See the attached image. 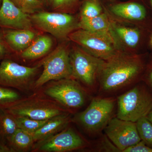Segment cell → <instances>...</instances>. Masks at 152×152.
<instances>
[{
  "instance_id": "ffe728a7",
  "label": "cell",
  "mask_w": 152,
  "mask_h": 152,
  "mask_svg": "<svg viewBox=\"0 0 152 152\" xmlns=\"http://www.w3.org/2000/svg\"><path fill=\"white\" fill-rule=\"evenodd\" d=\"M18 128L15 117L0 107V142L7 145L9 139Z\"/></svg>"
},
{
  "instance_id": "9c48e42d",
  "label": "cell",
  "mask_w": 152,
  "mask_h": 152,
  "mask_svg": "<svg viewBox=\"0 0 152 152\" xmlns=\"http://www.w3.org/2000/svg\"><path fill=\"white\" fill-rule=\"evenodd\" d=\"M72 78L87 87L94 86L105 61L77 48L70 53Z\"/></svg>"
},
{
  "instance_id": "8992f818",
  "label": "cell",
  "mask_w": 152,
  "mask_h": 152,
  "mask_svg": "<svg viewBox=\"0 0 152 152\" xmlns=\"http://www.w3.org/2000/svg\"><path fill=\"white\" fill-rule=\"evenodd\" d=\"M40 67L26 66L4 59L0 63V86L25 92L33 91Z\"/></svg>"
},
{
  "instance_id": "8fae6325",
  "label": "cell",
  "mask_w": 152,
  "mask_h": 152,
  "mask_svg": "<svg viewBox=\"0 0 152 152\" xmlns=\"http://www.w3.org/2000/svg\"><path fill=\"white\" fill-rule=\"evenodd\" d=\"M87 146L88 142L80 135L67 127L54 135L36 142L31 152H69L82 149Z\"/></svg>"
},
{
  "instance_id": "f546056e",
  "label": "cell",
  "mask_w": 152,
  "mask_h": 152,
  "mask_svg": "<svg viewBox=\"0 0 152 152\" xmlns=\"http://www.w3.org/2000/svg\"><path fill=\"white\" fill-rule=\"evenodd\" d=\"M0 152H13V151L7 144L0 142Z\"/></svg>"
},
{
  "instance_id": "9a60e30c",
  "label": "cell",
  "mask_w": 152,
  "mask_h": 152,
  "mask_svg": "<svg viewBox=\"0 0 152 152\" xmlns=\"http://www.w3.org/2000/svg\"><path fill=\"white\" fill-rule=\"evenodd\" d=\"M3 36L6 44L14 51L20 53L31 44L37 35L32 29L9 30Z\"/></svg>"
},
{
  "instance_id": "5b68a950",
  "label": "cell",
  "mask_w": 152,
  "mask_h": 152,
  "mask_svg": "<svg viewBox=\"0 0 152 152\" xmlns=\"http://www.w3.org/2000/svg\"><path fill=\"white\" fill-rule=\"evenodd\" d=\"M39 89L70 110L81 107L87 98L84 89L72 78L51 81Z\"/></svg>"
},
{
  "instance_id": "44dd1931",
  "label": "cell",
  "mask_w": 152,
  "mask_h": 152,
  "mask_svg": "<svg viewBox=\"0 0 152 152\" xmlns=\"http://www.w3.org/2000/svg\"><path fill=\"white\" fill-rule=\"evenodd\" d=\"M113 28L116 34L128 46L134 48L138 43L140 34L136 29L121 26H113Z\"/></svg>"
},
{
  "instance_id": "277c9868",
  "label": "cell",
  "mask_w": 152,
  "mask_h": 152,
  "mask_svg": "<svg viewBox=\"0 0 152 152\" xmlns=\"http://www.w3.org/2000/svg\"><path fill=\"white\" fill-rule=\"evenodd\" d=\"M70 53L66 46L61 44L41 60L37 65L43 70L35 82L33 91L51 81L72 78Z\"/></svg>"
},
{
  "instance_id": "603a6c76",
  "label": "cell",
  "mask_w": 152,
  "mask_h": 152,
  "mask_svg": "<svg viewBox=\"0 0 152 152\" xmlns=\"http://www.w3.org/2000/svg\"><path fill=\"white\" fill-rule=\"evenodd\" d=\"M136 124L141 140L152 148V123L145 117L137 121Z\"/></svg>"
},
{
  "instance_id": "f1b7e54d",
  "label": "cell",
  "mask_w": 152,
  "mask_h": 152,
  "mask_svg": "<svg viewBox=\"0 0 152 152\" xmlns=\"http://www.w3.org/2000/svg\"><path fill=\"white\" fill-rule=\"evenodd\" d=\"M6 44L4 36L0 34V59L4 58L7 54L8 50Z\"/></svg>"
},
{
  "instance_id": "ac0fdd59",
  "label": "cell",
  "mask_w": 152,
  "mask_h": 152,
  "mask_svg": "<svg viewBox=\"0 0 152 152\" xmlns=\"http://www.w3.org/2000/svg\"><path fill=\"white\" fill-rule=\"evenodd\" d=\"M113 13L123 18L141 20L146 17V12L143 6L135 2L121 3L112 6Z\"/></svg>"
},
{
  "instance_id": "3957f363",
  "label": "cell",
  "mask_w": 152,
  "mask_h": 152,
  "mask_svg": "<svg viewBox=\"0 0 152 152\" xmlns=\"http://www.w3.org/2000/svg\"><path fill=\"white\" fill-rule=\"evenodd\" d=\"M118 105L117 118L136 122L152 110V88L148 85L136 86L118 97Z\"/></svg>"
},
{
  "instance_id": "cb8c5ba5",
  "label": "cell",
  "mask_w": 152,
  "mask_h": 152,
  "mask_svg": "<svg viewBox=\"0 0 152 152\" xmlns=\"http://www.w3.org/2000/svg\"><path fill=\"white\" fill-rule=\"evenodd\" d=\"M24 12L33 15L41 11L43 2L40 0H10Z\"/></svg>"
},
{
  "instance_id": "484cf974",
  "label": "cell",
  "mask_w": 152,
  "mask_h": 152,
  "mask_svg": "<svg viewBox=\"0 0 152 152\" xmlns=\"http://www.w3.org/2000/svg\"><path fill=\"white\" fill-rule=\"evenodd\" d=\"M102 12L100 5L96 0H87L82 7L81 17L91 18L99 15Z\"/></svg>"
},
{
  "instance_id": "6da1fadb",
  "label": "cell",
  "mask_w": 152,
  "mask_h": 152,
  "mask_svg": "<svg viewBox=\"0 0 152 152\" xmlns=\"http://www.w3.org/2000/svg\"><path fill=\"white\" fill-rule=\"evenodd\" d=\"M142 64L138 58L118 54L105 62L99 76L101 90L115 91L137 79Z\"/></svg>"
},
{
  "instance_id": "7c38bea8",
  "label": "cell",
  "mask_w": 152,
  "mask_h": 152,
  "mask_svg": "<svg viewBox=\"0 0 152 152\" xmlns=\"http://www.w3.org/2000/svg\"><path fill=\"white\" fill-rule=\"evenodd\" d=\"M104 130L109 139L118 149L122 152L141 140L136 122L117 117L113 118L109 121Z\"/></svg>"
},
{
  "instance_id": "4fadbf2b",
  "label": "cell",
  "mask_w": 152,
  "mask_h": 152,
  "mask_svg": "<svg viewBox=\"0 0 152 152\" xmlns=\"http://www.w3.org/2000/svg\"><path fill=\"white\" fill-rule=\"evenodd\" d=\"M0 26L12 29H32L34 24L29 14L10 0H3L0 8Z\"/></svg>"
},
{
  "instance_id": "7a4b0ae2",
  "label": "cell",
  "mask_w": 152,
  "mask_h": 152,
  "mask_svg": "<svg viewBox=\"0 0 152 152\" xmlns=\"http://www.w3.org/2000/svg\"><path fill=\"white\" fill-rule=\"evenodd\" d=\"M15 117L25 116L32 119L45 121L59 115L71 113V110L64 107L41 90L22 97L5 108Z\"/></svg>"
},
{
  "instance_id": "5bb4252c",
  "label": "cell",
  "mask_w": 152,
  "mask_h": 152,
  "mask_svg": "<svg viewBox=\"0 0 152 152\" xmlns=\"http://www.w3.org/2000/svg\"><path fill=\"white\" fill-rule=\"evenodd\" d=\"M78 26L82 29L104 36L118 42L113 26L106 14H101L91 18L81 17Z\"/></svg>"
},
{
  "instance_id": "ba28073f",
  "label": "cell",
  "mask_w": 152,
  "mask_h": 152,
  "mask_svg": "<svg viewBox=\"0 0 152 152\" xmlns=\"http://www.w3.org/2000/svg\"><path fill=\"white\" fill-rule=\"evenodd\" d=\"M68 37L90 54L104 61L119 54L118 43L104 36L81 29L71 33Z\"/></svg>"
},
{
  "instance_id": "4dcf8cb0",
  "label": "cell",
  "mask_w": 152,
  "mask_h": 152,
  "mask_svg": "<svg viewBox=\"0 0 152 152\" xmlns=\"http://www.w3.org/2000/svg\"><path fill=\"white\" fill-rule=\"evenodd\" d=\"M146 83L147 85L152 88V69L150 71L147 77Z\"/></svg>"
},
{
  "instance_id": "836d02e7",
  "label": "cell",
  "mask_w": 152,
  "mask_h": 152,
  "mask_svg": "<svg viewBox=\"0 0 152 152\" xmlns=\"http://www.w3.org/2000/svg\"><path fill=\"white\" fill-rule=\"evenodd\" d=\"M3 0H0V3Z\"/></svg>"
},
{
  "instance_id": "e0dca14e",
  "label": "cell",
  "mask_w": 152,
  "mask_h": 152,
  "mask_svg": "<svg viewBox=\"0 0 152 152\" xmlns=\"http://www.w3.org/2000/svg\"><path fill=\"white\" fill-rule=\"evenodd\" d=\"M53 45V40L49 36H37L26 50L20 53V57L28 61L38 59L48 53Z\"/></svg>"
},
{
  "instance_id": "d4e9b609",
  "label": "cell",
  "mask_w": 152,
  "mask_h": 152,
  "mask_svg": "<svg viewBox=\"0 0 152 152\" xmlns=\"http://www.w3.org/2000/svg\"><path fill=\"white\" fill-rule=\"evenodd\" d=\"M21 98L19 93L14 89L0 86V107L5 108Z\"/></svg>"
},
{
  "instance_id": "7402d4cb",
  "label": "cell",
  "mask_w": 152,
  "mask_h": 152,
  "mask_svg": "<svg viewBox=\"0 0 152 152\" xmlns=\"http://www.w3.org/2000/svg\"><path fill=\"white\" fill-rule=\"evenodd\" d=\"M18 128L29 133L33 136L48 121H40L32 119L25 116L15 117Z\"/></svg>"
},
{
  "instance_id": "30bf717a",
  "label": "cell",
  "mask_w": 152,
  "mask_h": 152,
  "mask_svg": "<svg viewBox=\"0 0 152 152\" xmlns=\"http://www.w3.org/2000/svg\"><path fill=\"white\" fill-rule=\"evenodd\" d=\"M31 16L33 24L59 39L68 37L79 27V22L69 14L41 11Z\"/></svg>"
},
{
  "instance_id": "d6a6232c",
  "label": "cell",
  "mask_w": 152,
  "mask_h": 152,
  "mask_svg": "<svg viewBox=\"0 0 152 152\" xmlns=\"http://www.w3.org/2000/svg\"><path fill=\"white\" fill-rule=\"evenodd\" d=\"M151 5H152V0H151Z\"/></svg>"
},
{
  "instance_id": "d590c367",
  "label": "cell",
  "mask_w": 152,
  "mask_h": 152,
  "mask_svg": "<svg viewBox=\"0 0 152 152\" xmlns=\"http://www.w3.org/2000/svg\"><path fill=\"white\" fill-rule=\"evenodd\" d=\"M151 43H152V38Z\"/></svg>"
},
{
  "instance_id": "52a82bcc",
  "label": "cell",
  "mask_w": 152,
  "mask_h": 152,
  "mask_svg": "<svg viewBox=\"0 0 152 152\" xmlns=\"http://www.w3.org/2000/svg\"><path fill=\"white\" fill-rule=\"evenodd\" d=\"M115 104V100L111 98H94L74 120L88 132H99L104 129L112 118Z\"/></svg>"
},
{
  "instance_id": "e575fe53",
  "label": "cell",
  "mask_w": 152,
  "mask_h": 152,
  "mask_svg": "<svg viewBox=\"0 0 152 152\" xmlns=\"http://www.w3.org/2000/svg\"><path fill=\"white\" fill-rule=\"evenodd\" d=\"M40 1H44V0H40Z\"/></svg>"
},
{
  "instance_id": "1f68e13d",
  "label": "cell",
  "mask_w": 152,
  "mask_h": 152,
  "mask_svg": "<svg viewBox=\"0 0 152 152\" xmlns=\"http://www.w3.org/2000/svg\"><path fill=\"white\" fill-rule=\"evenodd\" d=\"M147 118L148 119L151 123H152V110L146 116Z\"/></svg>"
},
{
  "instance_id": "d6986e66",
  "label": "cell",
  "mask_w": 152,
  "mask_h": 152,
  "mask_svg": "<svg viewBox=\"0 0 152 152\" xmlns=\"http://www.w3.org/2000/svg\"><path fill=\"white\" fill-rule=\"evenodd\" d=\"M35 142L33 136L18 128L9 139L7 145L13 152L31 151Z\"/></svg>"
},
{
  "instance_id": "2e32d148",
  "label": "cell",
  "mask_w": 152,
  "mask_h": 152,
  "mask_svg": "<svg viewBox=\"0 0 152 152\" xmlns=\"http://www.w3.org/2000/svg\"><path fill=\"white\" fill-rule=\"evenodd\" d=\"M70 114L59 115L48 120L33 135L35 143L50 137L64 129L72 121Z\"/></svg>"
},
{
  "instance_id": "4316f807",
  "label": "cell",
  "mask_w": 152,
  "mask_h": 152,
  "mask_svg": "<svg viewBox=\"0 0 152 152\" xmlns=\"http://www.w3.org/2000/svg\"><path fill=\"white\" fill-rule=\"evenodd\" d=\"M78 0H48L51 8L54 10H65L73 6Z\"/></svg>"
},
{
  "instance_id": "83f0119b",
  "label": "cell",
  "mask_w": 152,
  "mask_h": 152,
  "mask_svg": "<svg viewBox=\"0 0 152 152\" xmlns=\"http://www.w3.org/2000/svg\"><path fill=\"white\" fill-rule=\"evenodd\" d=\"M123 152H152V148L147 145L143 141L129 147Z\"/></svg>"
}]
</instances>
